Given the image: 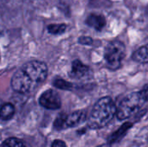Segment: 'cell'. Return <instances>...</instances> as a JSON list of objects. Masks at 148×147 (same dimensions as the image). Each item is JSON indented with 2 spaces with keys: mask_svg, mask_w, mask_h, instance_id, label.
<instances>
[{
  "mask_svg": "<svg viewBox=\"0 0 148 147\" xmlns=\"http://www.w3.org/2000/svg\"><path fill=\"white\" fill-rule=\"evenodd\" d=\"M116 106L110 97L101 98L94 106L88 119L90 129L97 130L106 126L116 115Z\"/></svg>",
  "mask_w": 148,
  "mask_h": 147,
  "instance_id": "1",
  "label": "cell"
},
{
  "mask_svg": "<svg viewBox=\"0 0 148 147\" xmlns=\"http://www.w3.org/2000/svg\"><path fill=\"white\" fill-rule=\"evenodd\" d=\"M144 102L146 101L141 97L140 92L129 94L121 101L120 105L117 107L116 116L118 120H124L130 118L139 111Z\"/></svg>",
  "mask_w": 148,
  "mask_h": 147,
  "instance_id": "2",
  "label": "cell"
},
{
  "mask_svg": "<svg viewBox=\"0 0 148 147\" xmlns=\"http://www.w3.org/2000/svg\"><path fill=\"white\" fill-rule=\"evenodd\" d=\"M126 56V46L118 40L112 41L108 44L104 52V59L108 68L116 70L121 66V62Z\"/></svg>",
  "mask_w": 148,
  "mask_h": 147,
  "instance_id": "3",
  "label": "cell"
},
{
  "mask_svg": "<svg viewBox=\"0 0 148 147\" xmlns=\"http://www.w3.org/2000/svg\"><path fill=\"white\" fill-rule=\"evenodd\" d=\"M21 69L28 75L31 81L36 85L44 81L48 75V67L44 62L31 61L25 63Z\"/></svg>",
  "mask_w": 148,
  "mask_h": 147,
  "instance_id": "4",
  "label": "cell"
},
{
  "mask_svg": "<svg viewBox=\"0 0 148 147\" xmlns=\"http://www.w3.org/2000/svg\"><path fill=\"white\" fill-rule=\"evenodd\" d=\"M34 85L35 84L21 68L16 70L11 77L10 86L12 89L17 93L27 94L32 89Z\"/></svg>",
  "mask_w": 148,
  "mask_h": 147,
  "instance_id": "5",
  "label": "cell"
},
{
  "mask_svg": "<svg viewBox=\"0 0 148 147\" xmlns=\"http://www.w3.org/2000/svg\"><path fill=\"white\" fill-rule=\"evenodd\" d=\"M39 104L46 109L56 110L61 107L62 101L56 91L49 89L41 94L39 98Z\"/></svg>",
  "mask_w": 148,
  "mask_h": 147,
  "instance_id": "6",
  "label": "cell"
},
{
  "mask_svg": "<svg viewBox=\"0 0 148 147\" xmlns=\"http://www.w3.org/2000/svg\"><path fill=\"white\" fill-rule=\"evenodd\" d=\"M107 21L105 16L100 13H90L86 18V24L95 30L101 31L106 26Z\"/></svg>",
  "mask_w": 148,
  "mask_h": 147,
  "instance_id": "7",
  "label": "cell"
},
{
  "mask_svg": "<svg viewBox=\"0 0 148 147\" xmlns=\"http://www.w3.org/2000/svg\"><path fill=\"white\" fill-rule=\"evenodd\" d=\"M86 119V113L83 111H75L71 113L70 114H66L65 117V128L74 127L82 122H83Z\"/></svg>",
  "mask_w": 148,
  "mask_h": 147,
  "instance_id": "8",
  "label": "cell"
},
{
  "mask_svg": "<svg viewBox=\"0 0 148 147\" xmlns=\"http://www.w3.org/2000/svg\"><path fill=\"white\" fill-rule=\"evenodd\" d=\"M89 70L90 68L87 65L83 64L80 60H75L72 62L70 75L75 78H82L88 74Z\"/></svg>",
  "mask_w": 148,
  "mask_h": 147,
  "instance_id": "9",
  "label": "cell"
},
{
  "mask_svg": "<svg viewBox=\"0 0 148 147\" xmlns=\"http://www.w3.org/2000/svg\"><path fill=\"white\" fill-rule=\"evenodd\" d=\"M133 124L130 122H127L125 124H123L118 130H116L115 132H114L108 138V143L112 144V143H115L117 141H119L120 139H121L126 133H127V131L132 127Z\"/></svg>",
  "mask_w": 148,
  "mask_h": 147,
  "instance_id": "10",
  "label": "cell"
},
{
  "mask_svg": "<svg viewBox=\"0 0 148 147\" xmlns=\"http://www.w3.org/2000/svg\"><path fill=\"white\" fill-rule=\"evenodd\" d=\"M132 58L139 63H148V44L139 48L133 54Z\"/></svg>",
  "mask_w": 148,
  "mask_h": 147,
  "instance_id": "11",
  "label": "cell"
},
{
  "mask_svg": "<svg viewBox=\"0 0 148 147\" xmlns=\"http://www.w3.org/2000/svg\"><path fill=\"white\" fill-rule=\"evenodd\" d=\"M15 114V107L10 103H4L0 109V119L3 120H10Z\"/></svg>",
  "mask_w": 148,
  "mask_h": 147,
  "instance_id": "12",
  "label": "cell"
},
{
  "mask_svg": "<svg viewBox=\"0 0 148 147\" xmlns=\"http://www.w3.org/2000/svg\"><path fill=\"white\" fill-rule=\"evenodd\" d=\"M0 147H31L29 144L25 142L24 140L16 139V138H10L4 140Z\"/></svg>",
  "mask_w": 148,
  "mask_h": 147,
  "instance_id": "13",
  "label": "cell"
},
{
  "mask_svg": "<svg viewBox=\"0 0 148 147\" xmlns=\"http://www.w3.org/2000/svg\"><path fill=\"white\" fill-rule=\"evenodd\" d=\"M67 29V25L65 23H51L47 27L48 32L51 35H61L65 32Z\"/></svg>",
  "mask_w": 148,
  "mask_h": 147,
  "instance_id": "14",
  "label": "cell"
},
{
  "mask_svg": "<svg viewBox=\"0 0 148 147\" xmlns=\"http://www.w3.org/2000/svg\"><path fill=\"white\" fill-rule=\"evenodd\" d=\"M53 85L55 88L58 89H62V90H70L73 88V85L70 82L63 79H59V78L53 81Z\"/></svg>",
  "mask_w": 148,
  "mask_h": 147,
  "instance_id": "15",
  "label": "cell"
},
{
  "mask_svg": "<svg viewBox=\"0 0 148 147\" xmlns=\"http://www.w3.org/2000/svg\"><path fill=\"white\" fill-rule=\"evenodd\" d=\"M65 117L66 114H60L54 121V127L56 130L65 129Z\"/></svg>",
  "mask_w": 148,
  "mask_h": 147,
  "instance_id": "16",
  "label": "cell"
},
{
  "mask_svg": "<svg viewBox=\"0 0 148 147\" xmlns=\"http://www.w3.org/2000/svg\"><path fill=\"white\" fill-rule=\"evenodd\" d=\"M79 42L83 45H90L93 42V40L89 36H82L79 38Z\"/></svg>",
  "mask_w": 148,
  "mask_h": 147,
  "instance_id": "17",
  "label": "cell"
},
{
  "mask_svg": "<svg viewBox=\"0 0 148 147\" xmlns=\"http://www.w3.org/2000/svg\"><path fill=\"white\" fill-rule=\"evenodd\" d=\"M140 94L141 95V97L143 98V100L145 101H148V86H146L143 89H141L140 91Z\"/></svg>",
  "mask_w": 148,
  "mask_h": 147,
  "instance_id": "18",
  "label": "cell"
},
{
  "mask_svg": "<svg viewBox=\"0 0 148 147\" xmlns=\"http://www.w3.org/2000/svg\"><path fill=\"white\" fill-rule=\"evenodd\" d=\"M51 147H66V144L64 141H62L61 139H56L53 141Z\"/></svg>",
  "mask_w": 148,
  "mask_h": 147,
  "instance_id": "19",
  "label": "cell"
},
{
  "mask_svg": "<svg viewBox=\"0 0 148 147\" xmlns=\"http://www.w3.org/2000/svg\"><path fill=\"white\" fill-rule=\"evenodd\" d=\"M97 147H111V146H110V145H109V144H103V145L99 146H97Z\"/></svg>",
  "mask_w": 148,
  "mask_h": 147,
  "instance_id": "20",
  "label": "cell"
},
{
  "mask_svg": "<svg viewBox=\"0 0 148 147\" xmlns=\"http://www.w3.org/2000/svg\"><path fill=\"white\" fill-rule=\"evenodd\" d=\"M3 104H4V103H3V101L0 99V109H1V107H3Z\"/></svg>",
  "mask_w": 148,
  "mask_h": 147,
  "instance_id": "21",
  "label": "cell"
}]
</instances>
